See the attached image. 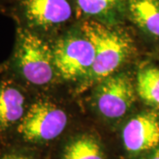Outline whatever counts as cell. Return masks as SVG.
<instances>
[{
  "instance_id": "15",
  "label": "cell",
  "mask_w": 159,
  "mask_h": 159,
  "mask_svg": "<svg viewBox=\"0 0 159 159\" xmlns=\"http://www.w3.org/2000/svg\"><path fill=\"white\" fill-rule=\"evenodd\" d=\"M11 2V0H0V8H5Z\"/></svg>"
},
{
  "instance_id": "14",
  "label": "cell",
  "mask_w": 159,
  "mask_h": 159,
  "mask_svg": "<svg viewBox=\"0 0 159 159\" xmlns=\"http://www.w3.org/2000/svg\"><path fill=\"white\" fill-rule=\"evenodd\" d=\"M148 159H159V146L152 150V153L150 154Z\"/></svg>"
},
{
  "instance_id": "2",
  "label": "cell",
  "mask_w": 159,
  "mask_h": 159,
  "mask_svg": "<svg viewBox=\"0 0 159 159\" xmlns=\"http://www.w3.org/2000/svg\"><path fill=\"white\" fill-rule=\"evenodd\" d=\"M80 31L95 49L93 66L80 88L85 90L117 71L128 57L131 43L124 33L93 19H85L80 23Z\"/></svg>"
},
{
  "instance_id": "11",
  "label": "cell",
  "mask_w": 159,
  "mask_h": 159,
  "mask_svg": "<svg viewBox=\"0 0 159 159\" xmlns=\"http://www.w3.org/2000/svg\"><path fill=\"white\" fill-rule=\"evenodd\" d=\"M137 93L143 102L153 108H159V68L147 66L137 75Z\"/></svg>"
},
{
  "instance_id": "10",
  "label": "cell",
  "mask_w": 159,
  "mask_h": 159,
  "mask_svg": "<svg viewBox=\"0 0 159 159\" xmlns=\"http://www.w3.org/2000/svg\"><path fill=\"white\" fill-rule=\"evenodd\" d=\"M61 159H106V156L97 137L91 134H81L66 142Z\"/></svg>"
},
{
  "instance_id": "7",
  "label": "cell",
  "mask_w": 159,
  "mask_h": 159,
  "mask_svg": "<svg viewBox=\"0 0 159 159\" xmlns=\"http://www.w3.org/2000/svg\"><path fill=\"white\" fill-rule=\"evenodd\" d=\"M30 102L22 86L9 76L0 78V144L13 136Z\"/></svg>"
},
{
  "instance_id": "1",
  "label": "cell",
  "mask_w": 159,
  "mask_h": 159,
  "mask_svg": "<svg viewBox=\"0 0 159 159\" xmlns=\"http://www.w3.org/2000/svg\"><path fill=\"white\" fill-rule=\"evenodd\" d=\"M10 68L9 77L23 88L47 86L53 80L56 71L52 48L43 36L18 28Z\"/></svg>"
},
{
  "instance_id": "3",
  "label": "cell",
  "mask_w": 159,
  "mask_h": 159,
  "mask_svg": "<svg viewBox=\"0 0 159 159\" xmlns=\"http://www.w3.org/2000/svg\"><path fill=\"white\" fill-rule=\"evenodd\" d=\"M67 121V115L62 109L46 99L36 98L30 102L13 137L19 144L31 148L43 146L62 134Z\"/></svg>"
},
{
  "instance_id": "9",
  "label": "cell",
  "mask_w": 159,
  "mask_h": 159,
  "mask_svg": "<svg viewBox=\"0 0 159 159\" xmlns=\"http://www.w3.org/2000/svg\"><path fill=\"white\" fill-rule=\"evenodd\" d=\"M125 12L143 33L159 40V0H126Z\"/></svg>"
},
{
  "instance_id": "12",
  "label": "cell",
  "mask_w": 159,
  "mask_h": 159,
  "mask_svg": "<svg viewBox=\"0 0 159 159\" xmlns=\"http://www.w3.org/2000/svg\"><path fill=\"white\" fill-rule=\"evenodd\" d=\"M126 0H75L76 10L86 19L97 20L116 14L125 9Z\"/></svg>"
},
{
  "instance_id": "5",
  "label": "cell",
  "mask_w": 159,
  "mask_h": 159,
  "mask_svg": "<svg viewBox=\"0 0 159 159\" xmlns=\"http://www.w3.org/2000/svg\"><path fill=\"white\" fill-rule=\"evenodd\" d=\"M56 71L66 80L87 77L95 60V49L87 37L70 35L52 48Z\"/></svg>"
},
{
  "instance_id": "4",
  "label": "cell",
  "mask_w": 159,
  "mask_h": 159,
  "mask_svg": "<svg viewBox=\"0 0 159 159\" xmlns=\"http://www.w3.org/2000/svg\"><path fill=\"white\" fill-rule=\"evenodd\" d=\"M8 6L18 28L41 36L68 22L76 9L72 0H11Z\"/></svg>"
},
{
  "instance_id": "13",
  "label": "cell",
  "mask_w": 159,
  "mask_h": 159,
  "mask_svg": "<svg viewBox=\"0 0 159 159\" xmlns=\"http://www.w3.org/2000/svg\"><path fill=\"white\" fill-rule=\"evenodd\" d=\"M0 149V159H39L34 148L13 143Z\"/></svg>"
},
{
  "instance_id": "6",
  "label": "cell",
  "mask_w": 159,
  "mask_h": 159,
  "mask_svg": "<svg viewBox=\"0 0 159 159\" xmlns=\"http://www.w3.org/2000/svg\"><path fill=\"white\" fill-rule=\"evenodd\" d=\"M134 102V89L130 78L124 74L111 75L100 82L95 102L104 118H122Z\"/></svg>"
},
{
  "instance_id": "8",
  "label": "cell",
  "mask_w": 159,
  "mask_h": 159,
  "mask_svg": "<svg viewBox=\"0 0 159 159\" xmlns=\"http://www.w3.org/2000/svg\"><path fill=\"white\" fill-rule=\"evenodd\" d=\"M122 143L127 153L139 155L159 146V113L145 111L131 119L123 127Z\"/></svg>"
}]
</instances>
